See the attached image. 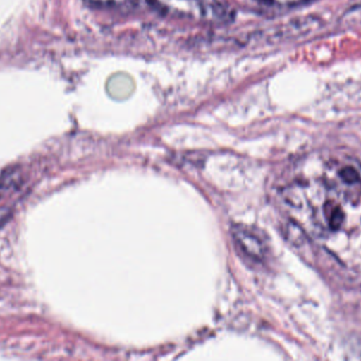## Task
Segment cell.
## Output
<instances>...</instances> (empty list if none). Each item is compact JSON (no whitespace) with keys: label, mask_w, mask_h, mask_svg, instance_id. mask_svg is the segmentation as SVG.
Returning <instances> with one entry per match:
<instances>
[{"label":"cell","mask_w":361,"mask_h":361,"mask_svg":"<svg viewBox=\"0 0 361 361\" xmlns=\"http://www.w3.org/2000/svg\"><path fill=\"white\" fill-rule=\"evenodd\" d=\"M283 199L298 227L343 268L361 277V162L319 153L305 162Z\"/></svg>","instance_id":"cell-1"},{"label":"cell","mask_w":361,"mask_h":361,"mask_svg":"<svg viewBox=\"0 0 361 361\" xmlns=\"http://www.w3.org/2000/svg\"><path fill=\"white\" fill-rule=\"evenodd\" d=\"M233 237L240 250L252 260H262L265 248L258 235L243 226L233 229Z\"/></svg>","instance_id":"cell-2"},{"label":"cell","mask_w":361,"mask_h":361,"mask_svg":"<svg viewBox=\"0 0 361 361\" xmlns=\"http://www.w3.org/2000/svg\"><path fill=\"white\" fill-rule=\"evenodd\" d=\"M18 173L15 170H8L0 179V194H6L11 189L14 188L18 182Z\"/></svg>","instance_id":"cell-3"}]
</instances>
